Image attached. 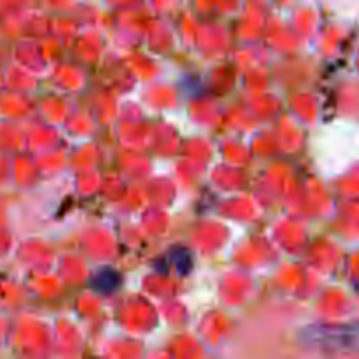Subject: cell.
Wrapping results in <instances>:
<instances>
[{
	"mask_svg": "<svg viewBox=\"0 0 359 359\" xmlns=\"http://www.w3.org/2000/svg\"><path fill=\"white\" fill-rule=\"evenodd\" d=\"M303 342L321 351L359 352V322L310 326L303 331Z\"/></svg>",
	"mask_w": 359,
	"mask_h": 359,
	"instance_id": "obj_1",
	"label": "cell"
}]
</instances>
